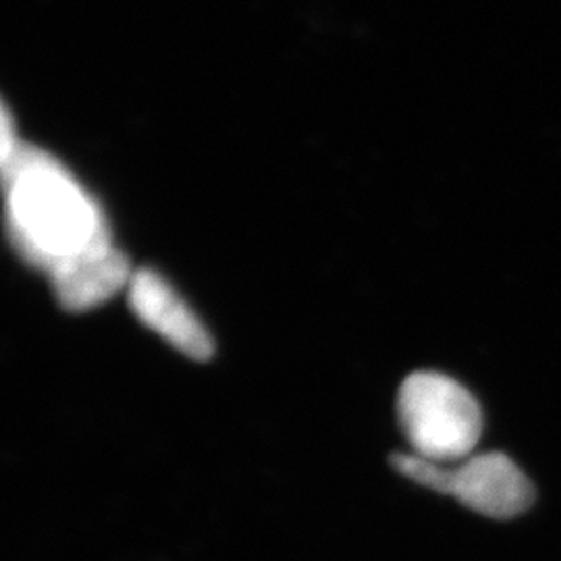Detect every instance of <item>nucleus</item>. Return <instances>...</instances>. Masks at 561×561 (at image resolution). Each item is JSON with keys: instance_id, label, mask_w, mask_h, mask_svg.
<instances>
[{"instance_id": "obj_1", "label": "nucleus", "mask_w": 561, "mask_h": 561, "mask_svg": "<svg viewBox=\"0 0 561 561\" xmlns=\"http://www.w3.org/2000/svg\"><path fill=\"white\" fill-rule=\"evenodd\" d=\"M7 221L21 256L55 266L113 243L101 206L55 157L21 144L2 162Z\"/></svg>"}, {"instance_id": "obj_4", "label": "nucleus", "mask_w": 561, "mask_h": 561, "mask_svg": "<svg viewBox=\"0 0 561 561\" xmlns=\"http://www.w3.org/2000/svg\"><path fill=\"white\" fill-rule=\"evenodd\" d=\"M134 314L192 360L213 356V337L180 294L152 268H138L127 287Z\"/></svg>"}, {"instance_id": "obj_3", "label": "nucleus", "mask_w": 561, "mask_h": 561, "mask_svg": "<svg viewBox=\"0 0 561 561\" xmlns=\"http://www.w3.org/2000/svg\"><path fill=\"white\" fill-rule=\"evenodd\" d=\"M391 463L405 479L435 493L451 495L468 510L493 520L518 518L535 503L533 482L500 451L470 456L458 463L398 454Z\"/></svg>"}, {"instance_id": "obj_5", "label": "nucleus", "mask_w": 561, "mask_h": 561, "mask_svg": "<svg viewBox=\"0 0 561 561\" xmlns=\"http://www.w3.org/2000/svg\"><path fill=\"white\" fill-rule=\"evenodd\" d=\"M134 273L129 259L108 243L62 262L48 275L60 306L69 312H83L111 300L121 289H127Z\"/></svg>"}, {"instance_id": "obj_2", "label": "nucleus", "mask_w": 561, "mask_h": 561, "mask_svg": "<svg viewBox=\"0 0 561 561\" xmlns=\"http://www.w3.org/2000/svg\"><path fill=\"white\" fill-rule=\"evenodd\" d=\"M398 416L414 454L458 463L481 442L482 410L460 382L442 373H414L401 385Z\"/></svg>"}]
</instances>
